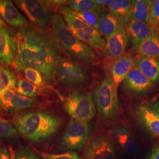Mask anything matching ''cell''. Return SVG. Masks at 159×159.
Here are the masks:
<instances>
[{
	"mask_svg": "<svg viewBox=\"0 0 159 159\" xmlns=\"http://www.w3.org/2000/svg\"><path fill=\"white\" fill-rule=\"evenodd\" d=\"M69 8L75 12H96L102 7L96 0H71L67 1Z\"/></svg>",
	"mask_w": 159,
	"mask_h": 159,
	"instance_id": "cb8c5ba5",
	"label": "cell"
},
{
	"mask_svg": "<svg viewBox=\"0 0 159 159\" xmlns=\"http://www.w3.org/2000/svg\"><path fill=\"white\" fill-rule=\"evenodd\" d=\"M128 39L125 25H121L114 33L106 37V45L104 48L106 54L114 58H117L123 56Z\"/></svg>",
	"mask_w": 159,
	"mask_h": 159,
	"instance_id": "8fae6325",
	"label": "cell"
},
{
	"mask_svg": "<svg viewBox=\"0 0 159 159\" xmlns=\"http://www.w3.org/2000/svg\"><path fill=\"white\" fill-rule=\"evenodd\" d=\"M108 11L122 25H127L131 20V1L113 0L108 1Z\"/></svg>",
	"mask_w": 159,
	"mask_h": 159,
	"instance_id": "ac0fdd59",
	"label": "cell"
},
{
	"mask_svg": "<svg viewBox=\"0 0 159 159\" xmlns=\"http://www.w3.org/2000/svg\"><path fill=\"white\" fill-rule=\"evenodd\" d=\"M156 34H157V36L158 37L159 40V29H157V32H156Z\"/></svg>",
	"mask_w": 159,
	"mask_h": 159,
	"instance_id": "8d00e7d4",
	"label": "cell"
},
{
	"mask_svg": "<svg viewBox=\"0 0 159 159\" xmlns=\"http://www.w3.org/2000/svg\"><path fill=\"white\" fill-rule=\"evenodd\" d=\"M127 33L131 44L136 47L156 33L157 29L149 23L130 20L127 24Z\"/></svg>",
	"mask_w": 159,
	"mask_h": 159,
	"instance_id": "4fadbf2b",
	"label": "cell"
},
{
	"mask_svg": "<svg viewBox=\"0 0 159 159\" xmlns=\"http://www.w3.org/2000/svg\"><path fill=\"white\" fill-rule=\"evenodd\" d=\"M63 107L71 119L81 123H89L96 114L95 104L88 93L69 94L64 101Z\"/></svg>",
	"mask_w": 159,
	"mask_h": 159,
	"instance_id": "52a82bcc",
	"label": "cell"
},
{
	"mask_svg": "<svg viewBox=\"0 0 159 159\" xmlns=\"http://www.w3.org/2000/svg\"><path fill=\"white\" fill-rule=\"evenodd\" d=\"M25 78L29 82L35 85L43 84V77L39 70L32 67H27L24 70Z\"/></svg>",
	"mask_w": 159,
	"mask_h": 159,
	"instance_id": "f1b7e54d",
	"label": "cell"
},
{
	"mask_svg": "<svg viewBox=\"0 0 159 159\" xmlns=\"http://www.w3.org/2000/svg\"><path fill=\"white\" fill-rule=\"evenodd\" d=\"M0 15L7 23L15 27L25 28L28 22L11 1L0 0Z\"/></svg>",
	"mask_w": 159,
	"mask_h": 159,
	"instance_id": "2e32d148",
	"label": "cell"
},
{
	"mask_svg": "<svg viewBox=\"0 0 159 159\" xmlns=\"http://www.w3.org/2000/svg\"><path fill=\"white\" fill-rule=\"evenodd\" d=\"M16 78L11 71L0 65V93L7 89L16 90Z\"/></svg>",
	"mask_w": 159,
	"mask_h": 159,
	"instance_id": "d4e9b609",
	"label": "cell"
},
{
	"mask_svg": "<svg viewBox=\"0 0 159 159\" xmlns=\"http://www.w3.org/2000/svg\"><path fill=\"white\" fill-rule=\"evenodd\" d=\"M139 123L153 136L159 137V114L146 104L139 105L136 110Z\"/></svg>",
	"mask_w": 159,
	"mask_h": 159,
	"instance_id": "7c38bea8",
	"label": "cell"
},
{
	"mask_svg": "<svg viewBox=\"0 0 159 159\" xmlns=\"http://www.w3.org/2000/svg\"><path fill=\"white\" fill-rule=\"evenodd\" d=\"M43 159H81L75 152H68L61 154H41Z\"/></svg>",
	"mask_w": 159,
	"mask_h": 159,
	"instance_id": "1f68e13d",
	"label": "cell"
},
{
	"mask_svg": "<svg viewBox=\"0 0 159 159\" xmlns=\"http://www.w3.org/2000/svg\"><path fill=\"white\" fill-rule=\"evenodd\" d=\"M0 159H12L10 151L3 144H0Z\"/></svg>",
	"mask_w": 159,
	"mask_h": 159,
	"instance_id": "d6a6232c",
	"label": "cell"
},
{
	"mask_svg": "<svg viewBox=\"0 0 159 159\" xmlns=\"http://www.w3.org/2000/svg\"><path fill=\"white\" fill-rule=\"evenodd\" d=\"M12 123L15 129L27 140L39 143L53 136L60 128L62 120L52 114L33 111L14 117Z\"/></svg>",
	"mask_w": 159,
	"mask_h": 159,
	"instance_id": "7a4b0ae2",
	"label": "cell"
},
{
	"mask_svg": "<svg viewBox=\"0 0 159 159\" xmlns=\"http://www.w3.org/2000/svg\"><path fill=\"white\" fill-rule=\"evenodd\" d=\"M12 37L14 64L17 70L32 67L39 70L46 81L54 79L58 56L46 34L39 29L27 26Z\"/></svg>",
	"mask_w": 159,
	"mask_h": 159,
	"instance_id": "6da1fadb",
	"label": "cell"
},
{
	"mask_svg": "<svg viewBox=\"0 0 159 159\" xmlns=\"http://www.w3.org/2000/svg\"><path fill=\"white\" fill-rule=\"evenodd\" d=\"M125 89L134 94H142L152 87L153 82L136 67H133L124 80Z\"/></svg>",
	"mask_w": 159,
	"mask_h": 159,
	"instance_id": "9a60e30c",
	"label": "cell"
},
{
	"mask_svg": "<svg viewBox=\"0 0 159 159\" xmlns=\"http://www.w3.org/2000/svg\"><path fill=\"white\" fill-rule=\"evenodd\" d=\"M75 12V11H74ZM75 14L89 24L92 27L98 31L99 16L97 12H75Z\"/></svg>",
	"mask_w": 159,
	"mask_h": 159,
	"instance_id": "83f0119b",
	"label": "cell"
},
{
	"mask_svg": "<svg viewBox=\"0 0 159 159\" xmlns=\"http://www.w3.org/2000/svg\"><path fill=\"white\" fill-rule=\"evenodd\" d=\"M91 134V127L89 123L71 119L64 133L57 143L56 151L64 153L80 152Z\"/></svg>",
	"mask_w": 159,
	"mask_h": 159,
	"instance_id": "8992f818",
	"label": "cell"
},
{
	"mask_svg": "<svg viewBox=\"0 0 159 159\" xmlns=\"http://www.w3.org/2000/svg\"><path fill=\"white\" fill-rule=\"evenodd\" d=\"M134 66V60L130 55L117 58L110 67L111 78L118 87Z\"/></svg>",
	"mask_w": 159,
	"mask_h": 159,
	"instance_id": "e0dca14e",
	"label": "cell"
},
{
	"mask_svg": "<svg viewBox=\"0 0 159 159\" xmlns=\"http://www.w3.org/2000/svg\"><path fill=\"white\" fill-rule=\"evenodd\" d=\"M61 85L77 87L85 84L89 75L84 68L76 62L65 58L58 57L56 74Z\"/></svg>",
	"mask_w": 159,
	"mask_h": 159,
	"instance_id": "ba28073f",
	"label": "cell"
},
{
	"mask_svg": "<svg viewBox=\"0 0 159 159\" xmlns=\"http://www.w3.org/2000/svg\"><path fill=\"white\" fill-rule=\"evenodd\" d=\"M152 3V1L148 0L131 1V20L149 23Z\"/></svg>",
	"mask_w": 159,
	"mask_h": 159,
	"instance_id": "7402d4cb",
	"label": "cell"
},
{
	"mask_svg": "<svg viewBox=\"0 0 159 159\" xmlns=\"http://www.w3.org/2000/svg\"><path fill=\"white\" fill-rule=\"evenodd\" d=\"M148 23L154 27H159V0L152 1Z\"/></svg>",
	"mask_w": 159,
	"mask_h": 159,
	"instance_id": "4dcf8cb0",
	"label": "cell"
},
{
	"mask_svg": "<svg viewBox=\"0 0 159 159\" xmlns=\"http://www.w3.org/2000/svg\"><path fill=\"white\" fill-rule=\"evenodd\" d=\"M149 159H159V144L154 148Z\"/></svg>",
	"mask_w": 159,
	"mask_h": 159,
	"instance_id": "836d02e7",
	"label": "cell"
},
{
	"mask_svg": "<svg viewBox=\"0 0 159 159\" xmlns=\"http://www.w3.org/2000/svg\"><path fill=\"white\" fill-rule=\"evenodd\" d=\"M158 29H159V28H158Z\"/></svg>",
	"mask_w": 159,
	"mask_h": 159,
	"instance_id": "74e56055",
	"label": "cell"
},
{
	"mask_svg": "<svg viewBox=\"0 0 159 159\" xmlns=\"http://www.w3.org/2000/svg\"><path fill=\"white\" fill-rule=\"evenodd\" d=\"M5 27H6V24L0 17V29H4Z\"/></svg>",
	"mask_w": 159,
	"mask_h": 159,
	"instance_id": "d590c367",
	"label": "cell"
},
{
	"mask_svg": "<svg viewBox=\"0 0 159 159\" xmlns=\"http://www.w3.org/2000/svg\"><path fill=\"white\" fill-rule=\"evenodd\" d=\"M13 159H41L29 147L22 146L17 150Z\"/></svg>",
	"mask_w": 159,
	"mask_h": 159,
	"instance_id": "f546056e",
	"label": "cell"
},
{
	"mask_svg": "<svg viewBox=\"0 0 159 159\" xmlns=\"http://www.w3.org/2000/svg\"><path fill=\"white\" fill-rule=\"evenodd\" d=\"M136 50L137 52L142 57L159 60V40L156 33L137 46Z\"/></svg>",
	"mask_w": 159,
	"mask_h": 159,
	"instance_id": "603a6c76",
	"label": "cell"
},
{
	"mask_svg": "<svg viewBox=\"0 0 159 159\" xmlns=\"http://www.w3.org/2000/svg\"><path fill=\"white\" fill-rule=\"evenodd\" d=\"M98 31L106 37L110 36L114 33L122 25L119 20L110 12L104 10L99 11Z\"/></svg>",
	"mask_w": 159,
	"mask_h": 159,
	"instance_id": "44dd1931",
	"label": "cell"
},
{
	"mask_svg": "<svg viewBox=\"0 0 159 159\" xmlns=\"http://www.w3.org/2000/svg\"><path fill=\"white\" fill-rule=\"evenodd\" d=\"M15 127L7 120L0 117V138L11 139L18 137Z\"/></svg>",
	"mask_w": 159,
	"mask_h": 159,
	"instance_id": "4316f807",
	"label": "cell"
},
{
	"mask_svg": "<svg viewBox=\"0 0 159 159\" xmlns=\"http://www.w3.org/2000/svg\"><path fill=\"white\" fill-rule=\"evenodd\" d=\"M110 135L116 143L127 153L133 154L137 150V143L130 129L121 125H114L110 129Z\"/></svg>",
	"mask_w": 159,
	"mask_h": 159,
	"instance_id": "5bb4252c",
	"label": "cell"
},
{
	"mask_svg": "<svg viewBox=\"0 0 159 159\" xmlns=\"http://www.w3.org/2000/svg\"><path fill=\"white\" fill-rule=\"evenodd\" d=\"M117 88L111 77H106L94 90V104L103 119H111L119 111L120 103Z\"/></svg>",
	"mask_w": 159,
	"mask_h": 159,
	"instance_id": "5b68a950",
	"label": "cell"
},
{
	"mask_svg": "<svg viewBox=\"0 0 159 159\" xmlns=\"http://www.w3.org/2000/svg\"><path fill=\"white\" fill-rule=\"evenodd\" d=\"M152 107L159 114V102H155L152 104Z\"/></svg>",
	"mask_w": 159,
	"mask_h": 159,
	"instance_id": "e575fe53",
	"label": "cell"
},
{
	"mask_svg": "<svg viewBox=\"0 0 159 159\" xmlns=\"http://www.w3.org/2000/svg\"><path fill=\"white\" fill-rule=\"evenodd\" d=\"M12 37L4 29H0V62L5 66L14 63Z\"/></svg>",
	"mask_w": 159,
	"mask_h": 159,
	"instance_id": "ffe728a7",
	"label": "cell"
},
{
	"mask_svg": "<svg viewBox=\"0 0 159 159\" xmlns=\"http://www.w3.org/2000/svg\"><path fill=\"white\" fill-rule=\"evenodd\" d=\"M18 6L37 25L47 27L51 24L48 7L45 1L37 0L16 1Z\"/></svg>",
	"mask_w": 159,
	"mask_h": 159,
	"instance_id": "30bf717a",
	"label": "cell"
},
{
	"mask_svg": "<svg viewBox=\"0 0 159 159\" xmlns=\"http://www.w3.org/2000/svg\"><path fill=\"white\" fill-rule=\"evenodd\" d=\"M116 150L108 137L98 134L93 137L85 147L83 159H115Z\"/></svg>",
	"mask_w": 159,
	"mask_h": 159,
	"instance_id": "9c48e42d",
	"label": "cell"
},
{
	"mask_svg": "<svg viewBox=\"0 0 159 159\" xmlns=\"http://www.w3.org/2000/svg\"><path fill=\"white\" fill-rule=\"evenodd\" d=\"M51 20L54 37L57 44L68 56L86 64L96 61L97 57L93 50L71 32L61 16L54 14L51 16Z\"/></svg>",
	"mask_w": 159,
	"mask_h": 159,
	"instance_id": "3957f363",
	"label": "cell"
},
{
	"mask_svg": "<svg viewBox=\"0 0 159 159\" xmlns=\"http://www.w3.org/2000/svg\"><path fill=\"white\" fill-rule=\"evenodd\" d=\"M63 19L69 30L82 42L90 46L93 50H102L106 45L100 33L80 18L75 12L68 7L60 10Z\"/></svg>",
	"mask_w": 159,
	"mask_h": 159,
	"instance_id": "277c9868",
	"label": "cell"
},
{
	"mask_svg": "<svg viewBox=\"0 0 159 159\" xmlns=\"http://www.w3.org/2000/svg\"><path fill=\"white\" fill-rule=\"evenodd\" d=\"M16 90L20 94L24 96L34 97L38 93V88L37 85L29 82L24 79L18 80L16 83Z\"/></svg>",
	"mask_w": 159,
	"mask_h": 159,
	"instance_id": "484cf974",
	"label": "cell"
},
{
	"mask_svg": "<svg viewBox=\"0 0 159 159\" xmlns=\"http://www.w3.org/2000/svg\"><path fill=\"white\" fill-rule=\"evenodd\" d=\"M134 66L153 83L159 79V60L142 56L134 60Z\"/></svg>",
	"mask_w": 159,
	"mask_h": 159,
	"instance_id": "d6986e66",
	"label": "cell"
}]
</instances>
